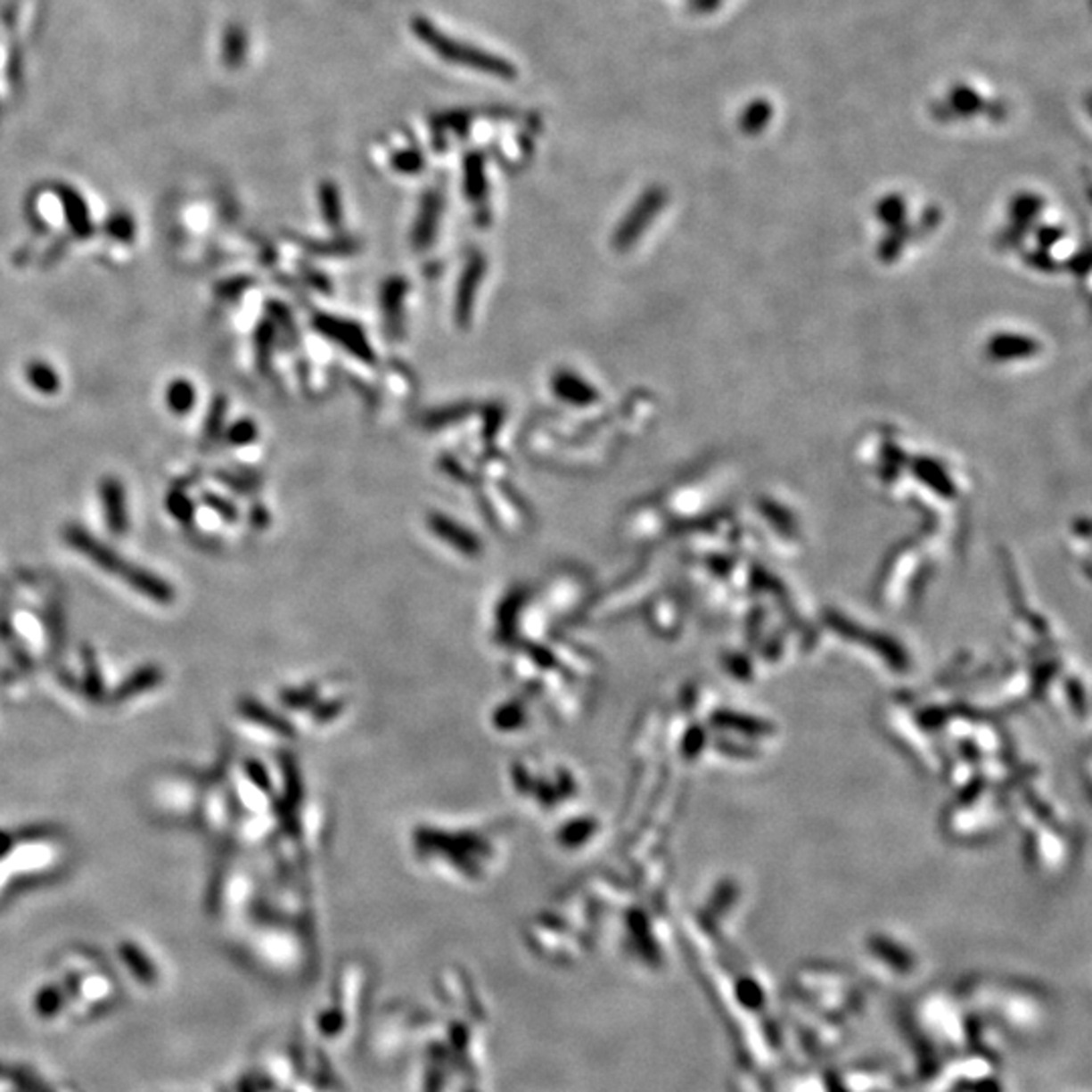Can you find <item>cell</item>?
Listing matches in <instances>:
<instances>
[{"label": "cell", "mask_w": 1092, "mask_h": 1092, "mask_svg": "<svg viewBox=\"0 0 1092 1092\" xmlns=\"http://www.w3.org/2000/svg\"><path fill=\"white\" fill-rule=\"evenodd\" d=\"M202 502H205L207 508H210L213 512H217L218 516L225 518V521H229V522L237 521V508L233 506L231 502L221 498V496H217L213 492H207L205 496H202Z\"/></svg>", "instance_id": "11"}, {"label": "cell", "mask_w": 1092, "mask_h": 1092, "mask_svg": "<svg viewBox=\"0 0 1092 1092\" xmlns=\"http://www.w3.org/2000/svg\"><path fill=\"white\" fill-rule=\"evenodd\" d=\"M164 401H167L168 411L175 413V415H188L197 405V389L188 379H175L168 382L167 390H164Z\"/></svg>", "instance_id": "5"}, {"label": "cell", "mask_w": 1092, "mask_h": 1092, "mask_svg": "<svg viewBox=\"0 0 1092 1092\" xmlns=\"http://www.w3.org/2000/svg\"><path fill=\"white\" fill-rule=\"evenodd\" d=\"M57 199L62 202L63 209V217L67 225H70V229L75 237L79 239H87L94 235V218L92 213H89L87 202L84 201V197L75 191V188L67 186V185H59L55 188Z\"/></svg>", "instance_id": "4"}, {"label": "cell", "mask_w": 1092, "mask_h": 1092, "mask_svg": "<svg viewBox=\"0 0 1092 1092\" xmlns=\"http://www.w3.org/2000/svg\"><path fill=\"white\" fill-rule=\"evenodd\" d=\"M103 231L108 233L111 239L119 241V243H130V241L135 237V223L132 215L124 213V210H118V213H111L108 217V221L103 223Z\"/></svg>", "instance_id": "8"}, {"label": "cell", "mask_w": 1092, "mask_h": 1092, "mask_svg": "<svg viewBox=\"0 0 1092 1092\" xmlns=\"http://www.w3.org/2000/svg\"><path fill=\"white\" fill-rule=\"evenodd\" d=\"M25 379L37 393L41 395H57L62 389V376L45 360H31L25 366Z\"/></svg>", "instance_id": "6"}, {"label": "cell", "mask_w": 1092, "mask_h": 1092, "mask_svg": "<svg viewBox=\"0 0 1092 1092\" xmlns=\"http://www.w3.org/2000/svg\"><path fill=\"white\" fill-rule=\"evenodd\" d=\"M411 27L419 41H423L429 49L435 51L437 55H439L441 59H446V62L449 63L470 67V70L496 75V78H502V79L516 78L514 65L508 63L506 59L492 55V53L480 51L476 47H472V45L451 39V37L437 31V29L433 27V22H429L423 17L413 19Z\"/></svg>", "instance_id": "2"}, {"label": "cell", "mask_w": 1092, "mask_h": 1092, "mask_svg": "<svg viewBox=\"0 0 1092 1092\" xmlns=\"http://www.w3.org/2000/svg\"><path fill=\"white\" fill-rule=\"evenodd\" d=\"M167 510L175 521L185 526L193 524L194 521V502L188 498V494L183 489H170L167 494Z\"/></svg>", "instance_id": "9"}, {"label": "cell", "mask_w": 1092, "mask_h": 1092, "mask_svg": "<svg viewBox=\"0 0 1092 1092\" xmlns=\"http://www.w3.org/2000/svg\"><path fill=\"white\" fill-rule=\"evenodd\" d=\"M951 102L957 111H975L977 108H981V100H979V95L975 92H971L969 87H957L951 95Z\"/></svg>", "instance_id": "12"}, {"label": "cell", "mask_w": 1092, "mask_h": 1092, "mask_svg": "<svg viewBox=\"0 0 1092 1092\" xmlns=\"http://www.w3.org/2000/svg\"><path fill=\"white\" fill-rule=\"evenodd\" d=\"M225 415H227V398H225L223 395H218L213 398V403H210L205 425H202V439H205L207 443H213L218 439V437H221V431L225 427Z\"/></svg>", "instance_id": "7"}, {"label": "cell", "mask_w": 1092, "mask_h": 1092, "mask_svg": "<svg viewBox=\"0 0 1092 1092\" xmlns=\"http://www.w3.org/2000/svg\"><path fill=\"white\" fill-rule=\"evenodd\" d=\"M103 522L116 537H124L130 529V508H127L126 486L114 476H105L97 486Z\"/></svg>", "instance_id": "3"}, {"label": "cell", "mask_w": 1092, "mask_h": 1092, "mask_svg": "<svg viewBox=\"0 0 1092 1092\" xmlns=\"http://www.w3.org/2000/svg\"><path fill=\"white\" fill-rule=\"evenodd\" d=\"M769 119H771V105L763 100H759L755 103H751L749 108L744 110V114L741 118V127L747 134H757L763 130Z\"/></svg>", "instance_id": "10"}, {"label": "cell", "mask_w": 1092, "mask_h": 1092, "mask_svg": "<svg viewBox=\"0 0 1092 1092\" xmlns=\"http://www.w3.org/2000/svg\"><path fill=\"white\" fill-rule=\"evenodd\" d=\"M243 53H245V35H243V31H241V29H235V31H229V37H227V55H229L231 62L239 63V59L243 57Z\"/></svg>", "instance_id": "14"}, {"label": "cell", "mask_w": 1092, "mask_h": 1092, "mask_svg": "<svg viewBox=\"0 0 1092 1092\" xmlns=\"http://www.w3.org/2000/svg\"><path fill=\"white\" fill-rule=\"evenodd\" d=\"M229 443H235V446H245V443H250L255 439V427L250 421L243 419L239 421V423L233 425L227 433Z\"/></svg>", "instance_id": "13"}, {"label": "cell", "mask_w": 1092, "mask_h": 1092, "mask_svg": "<svg viewBox=\"0 0 1092 1092\" xmlns=\"http://www.w3.org/2000/svg\"><path fill=\"white\" fill-rule=\"evenodd\" d=\"M63 538L73 551L84 554L86 559L95 562L97 567L110 572V575L124 579L126 585H130L134 591L146 595L148 599L156 601V603H170V601L175 599V591H172V587L164 581V579L142 569L140 564H134L124 559V556H119L114 548L94 537L84 526L67 524L63 530Z\"/></svg>", "instance_id": "1"}]
</instances>
